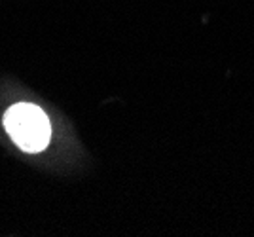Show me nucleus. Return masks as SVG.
<instances>
[{"instance_id":"obj_1","label":"nucleus","mask_w":254,"mask_h":237,"mask_svg":"<svg viewBox=\"0 0 254 237\" xmlns=\"http://www.w3.org/2000/svg\"><path fill=\"white\" fill-rule=\"evenodd\" d=\"M4 127L11 140L29 154L42 152L52 137V125L48 116L42 112V108L31 103L13 105L4 116Z\"/></svg>"}]
</instances>
